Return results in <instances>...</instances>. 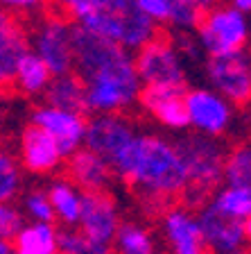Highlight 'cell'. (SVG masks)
I'll return each instance as SVG.
<instances>
[{"label": "cell", "instance_id": "cell-1", "mask_svg": "<svg viewBox=\"0 0 251 254\" xmlns=\"http://www.w3.org/2000/svg\"><path fill=\"white\" fill-rule=\"evenodd\" d=\"M75 73L86 91V111L125 114L143 91L134 55L82 25L73 30Z\"/></svg>", "mask_w": 251, "mask_h": 254}, {"label": "cell", "instance_id": "cell-2", "mask_svg": "<svg viewBox=\"0 0 251 254\" xmlns=\"http://www.w3.org/2000/svg\"><path fill=\"white\" fill-rule=\"evenodd\" d=\"M113 173L134 189L143 213L161 216L163 209L186 193V168L177 141L161 134L138 132L111 164Z\"/></svg>", "mask_w": 251, "mask_h": 254}, {"label": "cell", "instance_id": "cell-3", "mask_svg": "<svg viewBox=\"0 0 251 254\" xmlns=\"http://www.w3.org/2000/svg\"><path fill=\"white\" fill-rule=\"evenodd\" d=\"M177 148L188 180L183 197L190 204H204L222 184L226 154L224 148L217 138H208L195 132L177 138Z\"/></svg>", "mask_w": 251, "mask_h": 254}, {"label": "cell", "instance_id": "cell-4", "mask_svg": "<svg viewBox=\"0 0 251 254\" xmlns=\"http://www.w3.org/2000/svg\"><path fill=\"white\" fill-rule=\"evenodd\" d=\"M82 27L109 39L129 53H136L158 37V27L143 14L138 0H104Z\"/></svg>", "mask_w": 251, "mask_h": 254}, {"label": "cell", "instance_id": "cell-5", "mask_svg": "<svg viewBox=\"0 0 251 254\" xmlns=\"http://www.w3.org/2000/svg\"><path fill=\"white\" fill-rule=\"evenodd\" d=\"M201 53L208 57H220L247 50L249 46V16L233 9L231 5H215L199 18L195 27Z\"/></svg>", "mask_w": 251, "mask_h": 254}, {"label": "cell", "instance_id": "cell-6", "mask_svg": "<svg viewBox=\"0 0 251 254\" xmlns=\"http://www.w3.org/2000/svg\"><path fill=\"white\" fill-rule=\"evenodd\" d=\"M134 64H136V73L143 86L186 89L188 70H186V62L172 39L154 37L141 50H136Z\"/></svg>", "mask_w": 251, "mask_h": 254}, {"label": "cell", "instance_id": "cell-7", "mask_svg": "<svg viewBox=\"0 0 251 254\" xmlns=\"http://www.w3.org/2000/svg\"><path fill=\"white\" fill-rule=\"evenodd\" d=\"M73 30L75 25L63 18L61 14H46L41 16L32 32L30 50L46 64L52 75L73 73L75 68V46H73Z\"/></svg>", "mask_w": 251, "mask_h": 254}, {"label": "cell", "instance_id": "cell-8", "mask_svg": "<svg viewBox=\"0 0 251 254\" xmlns=\"http://www.w3.org/2000/svg\"><path fill=\"white\" fill-rule=\"evenodd\" d=\"M204 70L210 89L226 98L233 107L251 102V55L247 50L208 57Z\"/></svg>", "mask_w": 251, "mask_h": 254}, {"label": "cell", "instance_id": "cell-9", "mask_svg": "<svg viewBox=\"0 0 251 254\" xmlns=\"http://www.w3.org/2000/svg\"><path fill=\"white\" fill-rule=\"evenodd\" d=\"M186 114L188 127H193L195 134L208 138L224 136L236 118L233 105L210 86H195L186 91Z\"/></svg>", "mask_w": 251, "mask_h": 254}, {"label": "cell", "instance_id": "cell-10", "mask_svg": "<svg viewBox=\"0 0 251 254\" xmlns=\"http://www.w3.org/2000/svg\"><path fill=\"white\" fill-rule=\"evenodd\" d=\"M136 134L138 129L134 121L125 114H93V118L86 121L84 148L113 164V159L129 145Z\"/></svg>", "mask_w": 251, "mask_h": 254}, {"label": "cell", "instance_id": "cell-11", "mask_svg": "<svg viewBox=\"0 0 251 254\" xmlns=\"http://www.w3.org/2000/svg\"><path fill=\"white\" fill-rule=\"evenodd\" d=\"M30 125L39 127L41 132L57 143V148L66 159L79 148H84V136H86V118L82 111L59 109L52 105H39L32 111Z\"/></svg>", "mask_w": 251, "mask_h": 254}, {"label": "cell", "instance_id": "cell-12", "mask_svg": "<svg viewBox=\"0 0 251 254\" xmlns=\"http://www.w3.org/2000/svg\"><path fill=\"white\" fill-rule=\"evenodd\" d=\"M158 232L167 254H208L197 213L186 204H170L158 216Z\"/></svg>", "mask_w": 251, "mask_h": 254}, {"label": "cell", "instance_id": "cell-13", "mask_svg": "<svg viewBox=\"0 0 251 254\" xmlns=\"http://www.w3.org/2000/svg\"><path fill=\"white\" fill-rule=\"evenodd\" d=\"M120 222H122L120 206H118L115 197L111 195L109 190L84 193L77 229L89 238V241L100 243V245H109L111 248Z\"/></svg>", "mask_w": 251, "mask_h": 254}, {"label": "cell", "instance_id": "cell-14", "mask_svg": "<svg viewBox=\"0 0 251 254\" xmlns=\"http://www.w3.org/2000/svg\"><path fill=\"white\" fill-rule=\"evenodd\" d=\"M138 105L167 132H186L188 114H186V89H154L143 86Z\"/></svg>", "mask_w": 251, "mask_h": 254}, {"label": "cell", "instance_id": "cell-15", "mask_svg": "<svg viewBox=\"0 0 251 254\" xmlns=\"http://www.w3.org/2000/svg\"><path fill=\"white\" fill-rule=\"evenodd\" d=\"M197 222H199L201 238H204L208 252L224 254V252H233V250H240L247 245L242 222L220 213L208 202H204V204L199 206Z\"/></svg>", "mask_w": 251, "mask_h": 254}, {"label": "cell", "instance_id": "cell-16", "mask_svg": "<svg viewBox=\"0 0 251 254\" xmlns=\"http://www.w3.org/2000/svg\"><path fill=\"white\" fill-rule=\"evenodd\" d=\"M63 154L57 148V143L41 132L39 127L27 125L21 134L18 143V164L30 175H52L63 166Z\"/></svg>", "mask_w": 251, "mask_h": 254}, {"label": "cell", "instance_id": "cell-17", "mask_svg": "<svg viewBox=\"0 0 251 254\" xmlns=\"http://www.w3.org/2000/svg\"><path fill=\"white\" fill-rule=\"evenodd\" d=\"M68 180L77 186L82 193H95V190H106V186L113 180V168L106 159L91 152L89 148H79L68 157L66 164Z\"/></svg>", "mask_w": 251, "mask_h": 254}, {"label": "cell", "instance_id": "cell-18", "mask_svg": "<svg viewBox=\"0 0 251 254\" xmlns=\"http://www.w3.org/2000/svg\"><path fill=\"white\" fill-rule=\"evenodd\" d=\"M30 53L27 32L14 16H5L0 21V89L5 91L14 84L16 68Z\"/></svg>", "mask_w": 251, "mask_h": 254}, {"label": "cell", "instance_id": "cell-19", "mask_svg": "<svg viewBox=\"0 0 251 254\" xmlns=\"http://www.w3.org/2000/svg\"><path fill=\"white\" fill-rule=\"evenodd\" d=\"M48 197L52 204L54 220L61 227H77L79 213H82V197L84 193L68 180V177H57L48 186Z\"/></svg>", "mask_w": 251, "mask_h": 254}, {"label": "cell", "instance_id": "cell-20", "mask_svg": "<svg viewBox=\"0 0 251 254\" xmlns=\"http://www.w3.org/2000/svg\"><path fill=\"white\" fill-rule=\"evenodd\" d=\"M14 254H59V229L52 222H27L11 241Z\"/></svg>", "mask_w": 251, "mask_h": 254}, {"label": "cell", "instance_id": "cell-21", "mask_svg": "<svg viewBox=\"0 0 251 254\" xmlns=\"http://www.w3.org/2000/svg\"><path fill=\"white\" fill-rule=\"evenodd\" d=\"M46 105L59 107V109H70V111H86V91H84L82 79L77 73H63L52 75L50 84H48L46 93Z\"/></svg>", "mask_w": 251, "mask_h": 254}, {"label": "cell", "instance_id": "cell-22", "mask_svg": "<svg viewBox=\"0 0 251 254\" xmlns=\"http://www.w3.org/2000/svg\"><path fill=\"white\" fill-rule=\"evenodd\" d=\"M111 250L115 254H152L156 250V234L143 222L125 220L115 232Z\"/></svg>", "mask_w": 251, "mask_h": 254}, {"label": "cell", "instance_id": "cell-23", "mask_svg": "<svg viewBox=\"0 0 251 254\" xmlns=\"http://www.w3.org/2000/svg\"><path fill=\"white\" fill-rule=\"evenodd\" d=\"M50 79H52L50 68L30 50V53L21 59V64H18L16 75H14V84L11 86L23 95H43L48 84H50Z\"/></svg>", "mask_w": 251, "mask_h": 254}, {"label": "cell", "instance_id": "cell-24", "mask_svg": "<svg viewBox=\"0 0 251 254\" xmlns=\"http://www.w3.org/2000/svg\"><path fill=\"white\" fill-rule=\"evenodd\" d=\"M206 202L220 213H224V216L245 222L251 216V186L224 184L215 190Z\"/></svg>", "mask_w": 251, "mask_h": 254}, {"label": "cell", "instance_id": "cell-25", "mask_svg": "<svg viewBox=\"0 0 251 254\" xmlns=\"http://www.w3.org/2000/svg\"><path fill=\"white\" fill-rule=\"evenodd\" d=\"M222 182L233 186H251V143H238L224 154Z\"/></svg>", "mask_w": 251, "mask_h": 254}, {"label": "cell", "instance_id": "cell-26", "mask_svg": "<svg viewBox=\"0 0 251 254\" xmlns=\"http://www.w3.org/2000/svg\"><path fill=\"white\" fill-rule=\"evenodd\" d=\"M215 5H220V0H174L170 27H174L177 32L195 30L204 11H208Z\"/></svg>", "mask_w": 251, "mask_h": 254}, {"label": "cell", "instance_id": "cell-27", "mask_svg": "<svg viewBox=\"0 0 251 254\" xmlns=\"http://www.w3.org/2000/svg\"><path fill=\"white\" fill-rule=\"evenodd\" d=\"M23 189V168L18 159L0 150V202H11Z\"/></svg>", "mask_w": 251, "mask_h": 254}, {"label": "cell", "instance_id": "cell-28", "mask_svg": "<svg viewBox=\"0 0 251 254\" xmlns=\"http://www.w3.org/2000/svg\"><path fill=\"white\" fill-rule=\"evenodd\" d=\"M59 254H113V250L89 241L77 227H63L59 232Z\"/></svg>", "mask_w": 251, "mask_h": 254}, {"label": "cell", "instance_id": "cell-29", "mask_svg": "<svg viewBox=\"0 0 251 254\" xmlns=\"http://www.w3.org/2000/svg\"><path fill=\"white\" fill-rule=\"evenodd\" d=\"M21 211L25 218H30V222H54L52 204L48 197L46 189H32L23 195V206Z\"/></svg>", "mask_w": 251, "mask_h": 254}, {"label": "cell", "instance_id": "cell-30", "mask_svg": "<svg viewBox=\"0 0 251 254\" xmlns=\"http://www.w3.org/2000/svg\"><path fill=\"white\" fill-rule=\"evenodd\" d=\"M52 2L59 9L57 14H61L68 21H75V25H84L102 7L104 0H52Z\"/></svg>", "mask_w": 251, "mask_h": 254}, {"label": "cell", "instance_id": "cell-31", "mask_svg": "<svg viewBox=\"0 0 251 254\" xmlns=\"http://www.w3.org/2000/svg\"><path fill=\"white\" fill-rule=\"evenodd\" d=\"M25 225V216L14 202H0V238L14 241V236Z\"/></svg>", "mask_w": 251, "mask_h": 254}, {"label": "cell", "instance_id": "cell-32", "mask_svg": "<svg viewBox=\"0 0 251 254\" xmlns=\"http://www.w3.org/2000/svg\"><path fill=\"white\" fill-rule=\"evenodd\" d=\"M48 0H0V9L14 18H32L46 11Z\"/></svg>", "mask_w": 251, "mask_h": 254}, {"label": "cell", "instance_id": "cell-33", "mask_svg": "<svg viewBox=\"0 0 251 254\" xmlns=\"http://www.w3.org/2000/svg\"><path fill=\"white\" fill-rule=\"evenodd\" d=\"M138 7L154 25H170L174 0H138Z\"/></svg>", "mask_w": 251, "mask_h": 254}, {"label": "cell", "instance_id": "cell-34", "mask_svg": "<svg viewBox=\"0 0 251 254\" xmlns=\"http://www.w3.org/2000/svg\"><path fill=\"white\" fill-rule=\"evenodd\" d=\"M226 5H231L233 9L242 11V14L251 16V0H226Z\"/></svg>", "mask_w": 251, "mask_h": 254}, {"label": "cell", "instance_id": "cell-35", "mask_svg": "<svg viewBox=\"0 0 251 254\" xmlns=\"http://www.w3.org/2000/svg\"><path fill=\"white\" fill-rule=\"evenodd\" d=\"M0 254H14L11 241H5V238H0Z\"/></svg>", "mask_w": 251, "mask_h": 254}, {"label": "cell", "instance_id": "cell-36", "mask_svg": "<svg viewBox=\"0 0 251 254\" xmlns=\"http://www.w3.org/2000/svg\"><path fill=\"white\" fill-rule=\"evenodd\" d=\"M242 227H245V238H247V243H251V216L247 218L245 222H242Z\"/></svg>", "mask_w": 251, "mask_h": 254}, {"label": "cell", "instance_id": "cell-37", "mask_svg": "<svg viewBox=\"0 0 251 254\" xmlns=\"http://www.w3.org/2000/svg\"><path fill=\"white\" fill-rule=\"evenodd\" d=\"M224 254H251V250L240 248V250H233V252H224Z\"/></svg>", "mask_w": 251, "mask_h": 254}, {"label": "cell", "instance_id": "cell-38", "mask_svg": "<svg viewBox=\"0 0 251 254\" xmlns=\"http://www.w3.org/2000/svg\"><path fill=\"white\" fill-rule=\"evenodd\" d=\"M5 16H9V14H7L5 9H0V21H2V18H5Z\"/></svg>", "mask_w": 251, "mask_h": 254}, {"label": "cell", "instance_id": "cell-39", "mask_svg": "<svg viewBox=\"0 0 251 254\" xmlns=\"http://www.w3.org/2000/svg\"><path fill=\"white\" fill-rule=\"evenodd\" d=\"M249 46H251V16H249Z\"/></svg>", "mask_w": 251, "mask_h": 254}, {"label": "cell", "instance_id": "cell-40", "mask_svg": "<svg viewBox=\"0 0 251 254\" xmlns=\"http://www.w3.org/2000/svg\"><path fill=\"white\" fill-rule=\"evenodd\" d=\"M152 254H167V252H158V250H154V252Z\"/></svg>", "mask_w": 251, "mask_h": 254}]
</instances>
